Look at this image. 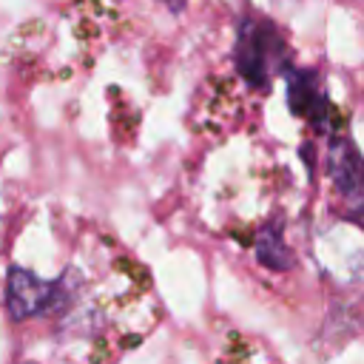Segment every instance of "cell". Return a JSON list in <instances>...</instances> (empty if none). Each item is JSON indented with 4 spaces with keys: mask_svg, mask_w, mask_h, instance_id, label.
<instances>
[{
    "mask_svg": "<svg viewBox=\"0 0 364 364\" xmlns=\"http://www.w3.org/2000/svg\"><path fill=\"white\" fill-rule=\"evenodd\" d=\"M233 63L239 77L256 88L264 91L273 80V74L287 71V46L279 28L270 20L247 17L239 26L236 34V48H233Z\"/></svg>",
    "mask_w": 364,
    "mask_h": 364,
    "instance_id": "1",
    "label": "cell"
},
{
    "mask_svg": "<svg viewBox=\"0 0 364 364\" xmlns=\"http://www.w3.org/2000/svg\"><path fill=\"white\" fill-rule=\"evenodd\" d=\"M65 284H68V276H63L57 282H46V279L34 276L28 267L11 264L9 276H6V310L14 321L48 313L68 299Z\"/></svg>",
    "mask_w": 364,
    "mask_h": 364,
    "instance_id": "2",
    "label": "cell"
},
{
    "mask_svg": "<svg viewBox=\"0 0 364 364\" xmlns=\"http://www.w3.org/2000/svg\"><path fill=\"white\" fill-rule=\"evenodd\" d=\"M327 176L350 216H364V154L350 136H333L327 145Z\"/></svg>",
    "mask_w": 364,
    "mask_h": 364,
    "instance_id": "3",
    "label": "cell"
},
{
    "mask_svg": "<svg viewBox=\"0 0 364 364\" xmlns=\"http://www.w3.org/2000/svg\"><path fill=\"white\" fill-rule=\"evenodd\" d=\"M287 105L296 117L307 119L313 128L327 131L330 128V114L333 102L324 94V85L313 68H287Z\"/></svg>",
    "mask_w": 364,
    "mask_h": 364,
    "instance_id": "4",
    "label": "cell"
},
{
    "mask_svg": "<svg viewBox=\"0 0 364 364\" xmlns=\"http://www.w3.org/2000/svg\"><path fill=\"white\" fill-rule=\"evenodd\" d=\"M256 259L259 264H264L267 270H276V273H284L296 264L287 242H284V233H282V225L276 219L264 222L256 233Z\"/></svg>",
    "mask_w": 364,
    "mask_h": 364,
    "instance_id": "5",
    "label": "cell"
},
{
    "mask_svg": "<svg viewBox=\"0 0 364 364\" xmlns=\"http://www.w3.org/2000/svg\"><path fill=\"white\" fill-rule=\"evenodd\" d=\"M162 3H165V6H171L173 11H179V9L185 6V0H162Z\"/></svg>",
    "mask_w": 364,
    "mask_h": 364,
    "instance_id": "6",
    "label": "cell"
},
{
    "mask_svg": "<svg viewBox=\"0 0 364 364\" xmlns=\"http://www.w3.org/2000/svg\"><path fill=\"white\" fill-rule=\"evenodd\" d=\"M26 364H37V361H26Z\"/></svg>",
    "mask_w": 364,
    "mask_h": 364,
    "instance_id": "7",
    "label": "cell"
}]
</instances>
